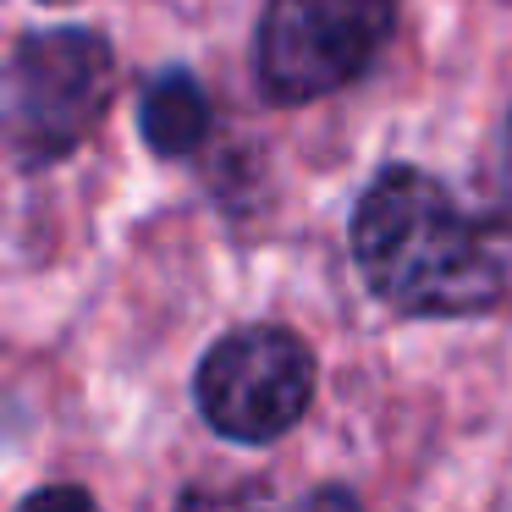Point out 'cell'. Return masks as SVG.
Returning a JSON list of instances; mask_svg holds the SVG:
<instances>
[{
	"mask_svg": "<svg viewBox=\"0 0 512 512\" xmlns=\"http://www.w3.org/2000/svg\"><path fill=\"white\" fill-rule=\"evenodd\" d=\"M397 34V0H265L254 28V83L265 105L331 100L380 61Z\"/></svg>",
	"mask_w": 512,
	"mask_h": 512,
	"instance_id": "cell-3",
	"label": "cell"
},
{
	"mask_svg": "<svg viewBox=\"0 0 512 512\" xmlns=\"http://www.w3.org/2000/svg\"><path fill=\"white\" fill-rule=\"evenodd\" d=\"M45 501H83V507H94L89 490H34V496H23V507H45Z\"/></svg>",
	"mask_w": 512,
	"mask_h": 512,
	"instance_id": "cell-7",
	"label": "cell"
},
{
	"mask_svg": "<svg viewBox=\"0 0 512 512\" xmlns=\"http://www.w3.org/2000/svg\"><path fill=\"white\" fill-rule=\"evenodd\" d=\"M45 6H72V0H45Z\"/></svg>",
	"mask_w": 512,
	"mask_h": 512,
	"instance_id": "cell-8",
	"label": "cell"
},
{
	"mask_svg": "<svg viewBox=\"0 0 512 512\" xmlns=\"http://www.w3.org/2000/svg\"><path fill=\"white\" fill-rule=\"evenodd\" d=\"M122 89L116 45L89 23L28 28L6 56V155L17 171H45L100 133Z\"/></svg>",
	"mask_w": 512,
	"mask_h": 512,
	"instance_id": "cell-2",
	"label": "cell"
},
{
	"mask_svg": "<svg viewBox=\"0 0 512 512\" xmlns=\"http://www.w3.org/2000/svg\"><path fill=\"white\" fill-rule=\"evenodd\" d=\"M474 210L496 237H512V111L485 138V155L474 171Z\"/></svg>",
	"mask_w": 512,
	"mask_h": 512,
	"instance_id": "cell-6",
	"label": "cell"
},
{
	"mask_svg": "<svg viewBox=\"0 0 512 512\" xmlns=\"http://www.w3.org/2000/svg\"><path fill=\"white\" fill-rule=\"evenodd\" d=\"M364 292L402 320H479L507 292L501 237L441 177L391 160L347 221Z\"/></svg>",
	"mask_w": 512,
	"mask_h": 512,
	"instance_id": "cell-1",
	"label": "cell"
},
{
	"mask_svg": "<svg viewBox=\"0 0 512 512\" xmlns=\"http://www.w3.org/2000/svg\"><path fill=\"white\" fill-rule=\"evenodd\" d=\"M215 105L188 67H160L138 83V138L160 160H188L210 144Z\"/></svg>",
	"mask_w": 512,
	"mask_h": 512,
	"instance_id": "cell-5",
	"label": "cell"
},
{
	"mask_svg": "<svg viewBox=\"0 0 512 512\" xmlns=\"http://www.w3.org/2000/svg\"><path fill=\"white\" fill-rule=\"evenodd\" d=\"M314 402V353L287 325H237L193 369V408L221 441L276 446Z\"/></svg>",
	"mask_w": 512,
	"mask_h": 512,
	"instance_id": "cell-4",
	"label": "cell"
}]
</instances>
